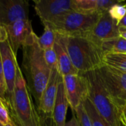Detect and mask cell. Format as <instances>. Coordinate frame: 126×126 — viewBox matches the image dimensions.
I'll use <instances>...</instances> for the list:
<instances>
[{
  "instance_id": "cell-1",
  "label": "cell",
  "mask_w": 126,
  "mask_h": 126,
  "mask_svg": "<svg viewBox=\"0 0 126 126\" xmlns=\"http://www.w3.org/2000/svg\"><path fill=\"white\" fill-rule=\"evenodd\" d=\"M38 37L32 44L22 47L23 72L36 106L40 101L51 73L50 69L45 62L44 51L38 43Z\"/></svg>"
},
{
  "instance_id": "cell-2",
  "label": "cell",
  "mask_w": 126,
  "mask_h": 126,
  "mask_svg": "<svg viewBox=\"0 0 126 126\" xmlns=\"http://www.w3.org/2000/svg\"><path fill=\"white\" fill-rule=\"evenodd\" d=\"M67 50L74 67L79 73L97 70L103 65L105 52L101 44L88 37H66Z\"/></svg>"
},
{
  "instance_id": "cell-3",
  "label": "cell",
  "mask_w": 126,
  "mask_h": 126,
  "mask_svg": "<svg viewBox=\"0 0 126 126\" xmlns=\"http://www.w3.org/2000/svg\"><path fill=\"white\" fill-rule=\"evenodd\" d=\"M83 74L88 82V98L99 114L111 126H117L118 116L122 109L106 88L97 69Z\"/></svg>"
},
{
  "instance_id": "cell-4",
  "label": "cell",
  "mask_w": 126,
  "mask_h": 126,
  "mask_svg": "<svg viewBox=\"0 0 126 126\" xmlns=\"http://www.w3.org/2000/svg\"><path fill=\"white\" fill-rule=\"evenodd\" d=\"M100 15L70 11L44 27H48L57 34L65 37H88L92 33Z\"/></svg>"
},
{
  "instance_id": "cell-5",
  "label": "cell",
  "mask_w": 126,
  "mask_h": 126,
  "mask_svg": "<svg viewBox=\"0 0 126 126\" xmlns=\"http://www.w3.org/2000/svg\"><path fill=\"white\" fill-rule=\"evenodd\" d=\"M6 99L21 121L28 123L31 120L35 103L32 100L26 80L23 76V72L18 64L17 66L16 77L12 94L10 97Z\"/></svg>"
},
{
  "instance_id": "cell-6",
  "label": "cell",
  "mask_w": 126,
  "mask_h": 126,
  "mask_svg": "<svg viewBox=\"0 0 126 126\" xmlns=\"http://www.w3.org/2000/svg\"><path fill=\"white\" fill-rule=\"evenodd\" d=\"M4 27L8 35L7 40L16 55L21 47L32 44L38 37L32 30L30 19L19 20Z\"/></svg>"
},
{
  "instance_id": "cell-7",
  "label": "cell",
  "mask_w": 126,
  "mask_h": 126,
  "mask_svg": "<svg viewBox=\"0 0 126 126\" xmlns=\"http://www.w3.org/2000/svg\"><path fill=\"white\" fill-rule=\"evenodd\" d=\"M66 94L69 105L74 114L78 107L88 98L89 86L83 73L69 75L63 77Z\"/></svg>"
},
{
  "instance_id": "cell-8",
  "label": "cell",
  "mask_w": 126,
  "mask_h": 126,
  "mask_svg": "<svg viewBox=\"0 0 126 126\" xmlns=\"http://www.w3.org/2000/svg\"><path fill=\"white\" fill-rule=\"evenodd\" d=\"M100 78L120 108H123L122 98L126 94V72L103 65L97 69Z\"/></svg>"
},
{
  "instance_id": "cell-9",
  "label": "cell",
  "mask_w": 126,
  "mask_h": 126,
  "mask_svg": "<svg viewBox=\"0 0 126 126\" xmlns=\"http://www.w3.org/2000/svg\"><path fill=\"white\" fill-rule=\"evenodd\" d=\"M34 9L44 26L61 16L74 11L73 0H33Z\"/></svg>"
},
{
  "instance_id": "cell-10",
  "label": "cell",
  "mask_w": 126,
  "mask_h": 126,
  "mask_svg": "<svg viewBox=\"0 0 126 126\" xmlns=\"http://www.w3.org/2000/svg\"><path fill=\"white\" fill-rule=\"evenodd\" d=\"M30 4L26 0H0V26L29 19Z\"/></svg>"
},
{
  "instance_id": "cell-11",
  "label": "cell",
  "mask_w": 126,
  "mask_h": 126,
  "mask_svg": "<svg viewBox=\"0 0 126 126\" xmlns=\"http://www.w3.org/2000/svg\"><path fill=\"white\" fill-rule=\"evenodd\" d=\"M0 58L7 87L6 98H9L10 97L14 88L18 63L17 61L16 55L13 52L8 40L0 43Z\"/></svg>"
},
{
  "instance_id": "cell-12",
  "label": "cell",
  "mask_w": 126,
  "mask_h": 126,
  "mask_svg": "<svg viewBox=\"0 0 126 126\" xmlns=\"http://www.w3.org/2000/svg\"><path fill=\"white\" fill-rule=\"evenodd\" d=\"M58 67L51 69V73L48 83L41 94L40 101L38 104V110L45 114L52 115L54 104L56 99L59 82L62 79Z\"/></svg>"
},
{
  "instance_id": "cell-13",
  "label": "cell",
  "mask_w": 126,
  "mask_h": 126,
  "mask_svg": "<svg viewBox=\"0 0 126 126\" xmlns=\"http://www.w3.org/2000/svg\"><path fill=\"white\" fill-rule=\"evenodd\" d=\"M90 36L100 44L106 41L120 36L119 26L109 12L100 14Z\"/></svg>"
},
{
  "instance_id": "cell-14",
  "label": "cell",
  "mask_w": 126,
  "mask_h": 126,
  "mask_svg": "<svg viewBox=\"0 0 126 126\" xmlns=\"http://www.w3.org/2000/svg\"><path fill=\"white\" fill-rule=\"evenodd\" d=\"M66 41H67L66 37L57 34L55 42L53 47L55 51L56 55H57L58 69L62 77H64L69 75L79 74V72L74 67L71 61V59H70V57L67 50Z\"/></svg>"
},
{
  "instance_id": "cell-15",
  "label": "cell",
  "mask_w": 126,
  "mask_h": 126,
  "mask_svg": "<svg viewBox=\"0 0 126 126\" xmlns=\"http://www.w3.org/2000/svg\"><path fill=\"white\" fill-rule=\"evenodd\" d=\"M69 106L66 94L63 78L59 82L55 102L52 111V119L56 126H65L68 107Z\"/></svg>"
},
{
  "instance_id": "cell-16",
  "label": "cell",
  "mask_w": 126,
  "mask_h": 126,
  "mask_svg": "<svg viewBox=\"0 0 126 126\" xmlns=\"http://www.w3.org/2000/svg\"><path fill=\"white\" fill-rule=\"evenodd\" d=\"M103 64L126 72V53H107L104 56Z\"/></svg>"
},
{
  "instance_id": "cell-17",
  "label": "cell",
  "mask_w": 126,
  "mask_h": 126,
  "mask_svg": "<svg viewBox=\"0 0 126 126\" xmlns=\"http://www.w3.org/2000/svg\"><path fill=\"white\" fill-rule=\"evenodd\" d=\"M101 47L105 52L107 53H126V40L119 36L117 38L103 41Z\"/></svg>"
},
{
  "instance_id": "cell-18",
  "label": "cell",
  "mask_w": 126,
  "mask_h": 126,
  "mask_svg": "<svg viewBox=\"0 0 126 126\" xmlns=\"http://www.w3.org/2000/svg\"><path fill=\"white\" fill-rule=\"evenodd\" d=\"M74 11L85 13H99L97 0H73Z\"/></svg>"
},
{
  "instance_id": "cell-19",
  "label": "cell",
  "mask_w": 126,
  "mask_h": 126,
  "mask_svg": "<svg viewBox=\"0 0 126 126\" xmlns=\"http://www.w3.org/2000/svg\"><path fill=\"white\" fill-rule=\"evenodd\" d=\"M83 106L93 126H111L99 114L89 98L83 102Z\"/></svg>"
},
{
  "instance_id": "cell-20",
  "label": "cell",
  "mask_w": 126,
  "mask_h": 126,
  "mask_svg": "<svg viewBox=\"0 0 126 126\" xmlns=\"http://www.w3.org/2000/svg\"><path fill=\"white\" fill-rule=\"evenodd\" d=\"M9 112H10V117L13 120L16 126H39V113H38V108L35 104L32 109V119L28 123H24L18 118V117L16 114V113L13 110L10 103H9Z\"/></svg>"
},
{
  "instance_id": "cell-21",
  "label": "cell",
  "mask_w": 126,
  "mask_h": 126,
  "mask_svg": "<svg viewBox=\"0 0 126 126\" xmlns=\"http://www.w3.org/2000/svg\"><path fill=\"white\" fill-rule=\"evenodd\" d=\"M56 35V32L53 30L48 27H44L43 34L41 37H38V43L40 47L43 50L52 48L55 42Z\"/></svg>"
},
{
  "instance_id": "cell-22",
  "label": "cell",
  "mask_w": 126,
  "mask_h": 126,
  "mask_svg": "<svg viewBox=\"0 0 126 126\" xmlns=\"http://www.w3.org/2000/svg\"><path fill=\"white\" fill-rule=\"evenodd\" d=\"M109 14L110 16L117 22V24L121 21V20L125 17L126 14V5L120 4L119 3L113 5L109 10Z\"/></svg>"
},
{
  "instance_id": "cell-23",
  "label": "cell",
  "mask_w": 126,
  "mask_h": 126,
  "mask_svg": "<svg viewBox=\"0 0 126 126\" xmlns=\"http://www.w3.org/2000/svg\"><path fill=\"white\" fill-rule=\"evenodd\" d=\"M43 51H44V57L45 62L49 66V68L50 69V70L55 67H58L57 55L54 48L52 47V48L47 49Z\"/></svg>"
},
{
  "instance_id": "cell-24",
  "label": "cell",
  "mask_w": 126,
  "mask_h": 126,
  "mask_svg": "<svg viewBox=\"0 0 126 126\" xmlns=\"http://www.w3.org/2000/svg\"><path fill=\"white\" fill-rule=\"evenodd\" d=\"M75 115L79 121L80 126H93L92 121L85 109L83 103L78 107L77 111L75 112Z\"/></svg>"
},
{
  "instance_id": "cell-25",
  "label": "cell",
  "mask_w": 126,
  "mask_h": 126,
  "mask_svg": "<svg viewBox=\"0 0 126 126\" xmlns=\"http://www.w3.org/2000/svg\"><path fill=\"white\" fill-rule=\"evenodd\" d=\"M9 120V103L7 99L0 97V121L5 126Z\"/></svg>"
},
{
  "instance_id": "cell-26",
  "label": "cell",
  "mask_w": 126,
  "mask_h": 126,
  "mask_svg": "<svg viewBox=\"0 0 126 126\" xmlns=\"http://www.w3.org/2000/svg\"><path fill=\"white\" fill-rule=\"evenodd\" d=\"M39 113V126H56L52 115L43 114L38 111Z\"/></svg>"
},
{
  "instance_id": "cell-27",
  "label": "cell",
  "mask_w": 126,
  "mask_h": 126,
  "mask_svg": "<svg viewBox=\"0 0 126 126\" xmlns=\"http://www.w3.org/2000/svg\"><path fill=\"white\" fill-rule=\"evenodd\" d=\"M7 95V87H6V83L1 64V61L0 58V97L6 99Z\"/></svg>"
},
{
  "instance_id": "cell-28",
  "label": "cell",
  "mask_w": 126,
  "mask_h": 126,
  "mask_svg": "<svg viewBox=\"0 0 126 126\" xmlns=\"http://www.w3.org/2000/svg\"><path fill=\"white\" fill-rule=\"evenodd\" d=\"M65 126H80V123H79V121L75 115V114L73 113V115H72V117L68 121L66 122Z\"/></svg>"
},
{
  "instance_id": "cell-29",
  "label": "cell",
  "mask_w": 126,
  "mask_h": 126,
  "mask_svg": "<svg viewBox=\"0 0 126 126\" xmlns=\"http://www.w3.org/2000/svg\"><path fill=\"white\" fill-rule=\"evenodd\" d=\"M7 38H8V35L5 30V27L0 26V43L7 41Z\"/></svg>"
},
{
  "instance_id": "cell-30",
  "label": "cell",
  "mask_w": 126,
  "mask_h": 126,
  "mask_svg": "<svg viewBox=\"0 0 126 126\" xmlns=\"http://www.w3.org/2000/svg\"><path fill=\"white\" fill-rule=\"evenodd\" d=\"M117 126H126V122L123 117V115L122 114V112L120 111L119 116H118V119H117Z\"/></svg>"
},
{
  "instance_id": "cell-31",
  "label": "cell",
  "mask_w": 126,
  "mask_h": 126,
  "mask_svg": "<svg viewBox=\"0 0 126 126\" xmlns=\"http://www.w3.org/2000/svg\"><path fill=\"white\" fill-rule=\"evenodd\" d=\"M119 31H120V36H121L122 38L126 40V27H119Z\"/></svg>"
},
{
  "instance_id": "cell-32",
  "label": "cell",
  "mask_w": 126,
  "mask_h": 126,
  "mask_svg": "<svg viewBox=\"0 0 126 126\" xmlns=\"http://www.w3.org/2000/svg\"><path fill=\"white\" fill-rule=\"evenodd\" d=\"M118 26H119V27H126V16H125V17H124V18L121 20V21L119 23Z\"/></svg>"
},
{
  "instance_id": "cell-33",
  "label": "cell",
  "mask_w": 126,
  "mask_h": 126,
  "mask_svg": "<svg viewBox=\"0 0 126 126\" xmlns=\"http://www.w3.org/2000/svg\"><path fill=\"white\" fill-rule=\"evenodd\" d=\"M121 112H122V114L123 115V117H124V119H125V120H126V104H125V106L122 108Z\"/></svg>"
},
{
  "instance_id": "cell-34",
  "label": "cell",
  "mask_w": 126,
  "mask_h": 126,
  "mask_svg": "<svg viewBox=\"0 0 126 126\" xmlns=\"http://www.w3.org/2000/svg\"><path fill=\"white\" fill-rule=\"evenodd\" d=\"M5 126H16L15 123L13 122V120L10 117V120H9L8 123L5 125Z\"/></svg>"
},
{
  "instance_id": "cell-35",
  "label": "cell",
  "mask_w": 126,
  "mask_h": 126,
  "mask_svg": "<svg viewBox=\"0 0 126 126\" xmlns=\"http://www.w3.org/2000/svg\"><path fill=\"white\" fill-rule=\"evenodd\" d=\"M121 101H122V103H123V106H125V104H126V94L122 98V100H121Z\"/></svg>"
},
{
  "instance_id": "cell-36",
  "label": "cell",
  "mask_w": 126,
  "mask_h": 126,
  "mask_svg": "<svg viewBox=\"0 0 126 126\" xmlns=\"http://www.w3.org/2000/svg\"><path fill=\"white\" fill-rule=\"evenodd\" d=\"M0 126H4V124H3V123H2L0 121Z\"/></svg>"
}]
</instances>
